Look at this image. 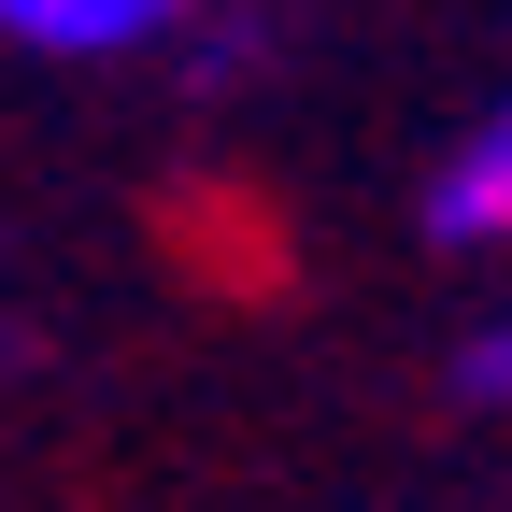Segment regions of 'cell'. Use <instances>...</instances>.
I'll use <instances>...</instances> for the list:
<instances>
[{"instance_id": "cell-1", "label": "cell", "mask_w": 512, "mask_h": 512, "mask_svg": "<svg viewBox=\"0 0 512 512\" xmlns=\"http://www.w3.org/2000/svg\"><path fill=\"white\" fill-rule=\"evenodd\" d=\"M228 15V0H0V43L57 57V72H100V57H185Z\"/></svg>"}, {"instance_id": "cell-2", "label": "cell", "mask_w": 512, "mask_h": 512, "mask_svg": "<svg viewBox=\"0 0 512 512\" xmlns=\"http://www.w3.org/2000/svg\"><path fill=\"white\" fill-rule=\"evenodd\" d=\"M427 228L441 242H512V86L470 114V143L427 171Z\"/></svg>"}, {"instance_id": "cell-3", "label": "cell", "mask_w": 512, "mask_h": 512, "mask_svg": "<svg viewBox=\"0 0 512 512\" xmlns=\"http://www.w3.org/2000/svg\"><path fill=\"white\" fill-rule=\"evenodd\" d=\"M456 399L512 413V313H498V328H470V356H456Z\"/></svg>"}, {"instance_id": "cell-4", "label": "cell", "mask_w": 512, "mask_h": 512, "mask_svg": "<svg viewBox=\"0 0 512 512\" xmlns=\"http://www.w3.org/2000/svg\"><path fill=\"white\" fill-rule=\"evenodd\" d=\"M0 356H15V328H0Z\"/></svg>"}]
</instances>
